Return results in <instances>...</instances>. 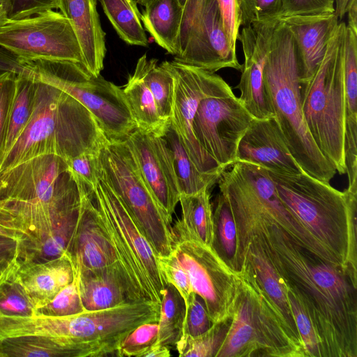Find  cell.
Instances as JSON below:
<instances>
[{
	"instance_id": "1",
	"label": "cell",
	"mask_w": 357,
	"mask_h": 357,
	"mask_svg": "<svg viewBox=\"0 0 357 357\" xmlns=\"http://www.w3.org/2000/svg\"><path fill=\"white\" fill-rule=\"evenodd\" d=\"M251 236L298 298L319 338L323 357H357V279L291 240L274 225L236 229Z\"/></svg>"
},
{
	"instance_id": "2",
	"label": "cell",
	"mask_w": 357,
	"mask_h": 357,
	"mask_svg": "<svg viewBox=\"0 0 357 357\" xmlns=\"http://www.w3.org/2000/svg\"><path fill=\"white\" fill-rule=\"evenodd\" d=\"M27 124L0 169V191L41 160L98 152L109 142L89 110L68 93L33 83Z\"/></svg>"
},
{
	"instance_id": "3",
	"label": "cell",
	"mask_w": 357,
	"mask_h": 357,
	"mask_svg": "<svg viewBox=\"0 0 357 357\" xmlns=\"http://www.w3.org/2000/svg\"><path fill=\"white\" fill-rule=\"evenodd\" d=\"M267 171L284 206L334 264L357 279V191L341 192L304 172Z\"/></svg>"
},
{
	"instance_id": "4",
	"label": "cell",
	"mask_w": 357,
	"mask_h": 357,
	"mask_svg": "<svg viewBox=\"0 0 357 357\" xmlns=\"http://www.w3.org/2000/svg\"><path fill=\"white\" fill-rule=\"evenodd\" d=\"M264 82L269 105L293 158L303 172L330 183L337 172L307 129L302 109L294 39L289 27L280 20L266 57Z\"/></svg>"
},
{
	"instance_id": "5",
	"label": "cell",
	"mask_w": 357,
	"mask_h": 357,
	"mask_svg": "<svg viewBox=\"0 0 357 357\" xmlns=\"http://www.w3.org/2000/svg\"><path fill=\"white\" fill-rule=\"evenodd\" d=\"M5 70L71 96L93 114L109 142L125 140L137 128L123 89L101 75H93L83 65L70 61L36 60L18 62L10 54Z\"/></svg>"
},
{
	"instance_id": "6",
	"label": "cell",
	"mask_w": 357,
	"mask_h": 357,
	"mask_svg": "<svg viewBox=\"0 0 357 357\" xmlns=\"http://www.w3.org/2000/svg\"><path fill=\"white\" fill-rule=\"evenodd\" d=\"M339 22L323 59L310 78L301 83L302 109L319 151L340 174H345L343 39Z\"/></svg>"
},
{
	"instance_id": "7",
	"label": "cell",
	"mask_w": 357,
	"mask_h": 357,
	"mask_svg": "<svg viewBox=\"0 0 357 357\" xmlns=\"http://www.w3.org/2000/svg\"><path fill=\"white\" fill-rule=\"evenodd\" d=\"M217 183L230 207L236 228L258 223L276 225L296 243L333 264L281 202L266 168L236 161L221 173Z\"/></svg>"
},
{
	"instance_id": "8",
	"label": "cell",
	"mask_w": 357,
	"mask_h": 357,
	"mask_svg": "<svg viewBox=\"0 0 357 357\" xmlns=\"http://www.w3.org/2000/svg\"><path fill=\"white\" fill-rule=\"evenodd\" d=\"M238 273L240 292L215 357H305L287 334L254 276L245 270Z\"/></svg>"
},
{
	"instance_id": "9",
	"label": "cell",
	"mask_w": 357,
	"mask_h": 357,
	"mask_svg": "<svg viewBox=\"0 0 357 357\" xmlns=\"http://www.w3.org/2000/svg\"><path fill=\"white\" fill-rule=\"evenodd\" d=\"M101 178L133 217L158 257L172 252V220L144 181L132 151L125 140L109 142L99 153Z\"/></svg>"
},
{
	"instance_id": "10",
	"label": "cell",
	"mask_w": 357,
	"mask_h": 357,
	"mask_svg": "<svg viewBox=\"0 0 357 357\" xmlns=\"http://www.w3.org/2000/svg\"><path fill=\"white\" fill-rule=\"evenodd\" d=\"M90 195L114 243L120 262L133 284L146 301L160 305L167 282L152 245L101 176Z\"/></svg>"
},
{
	"instance_id": "11",
	"label": "cell",
	"mask_w": 357,
	"mask_h": 357,
	"mask_svg": "<svg viewBox=\"0 0 357 357\" xmlns=\"http://www.w3.org/2000/svg\"><path fill=\"white\" fill-rule=\"evenodd\" d=\"M172 251L195 293L204 301L213 324L231 319L241 280L215 250L188 231L178 220L172 229Z\"/></svg>"
},
{
	"instance_id": "12",
	"label": "cell",
	"mask_w": 357,
	"mask_h": 357,
	"mask_svg": "<svg viewBox=\"0 0 357 357\" xmlns=\"http://www.w3.org/2000/svg\"><path fill=\"white\" fill-rule=\"evenodd\" d=\"M0 47L10 52L18 62L70 61L85 67L79 43L70 22L61 12L54 10L8 20L0 27Z\"/></svg>"
},
{
	"instance_id": "13",
	"label": "cell",
	"mask_w": 357,
	"mask_h": 357,
	"mask_svg": "<svg viewBox=\"0 0 357 357\" xmlns=\"http://www.w3.org/2000/svg\"><path fill=\"white\" fill-rule=\"evenodd\" d=\"M174 58L212 73L226 68L241 70L223 31L217 0L185 1Z\"/></svg>"
},
{
	"instance_id": "14",
	"label": "cell",
	"mask_w": 357,
	"mask_h": 357,
	"mask_svg": "<svg viewBox=\"0 0 357 357\" xmlns=\"http://www.w3.org/2000/svg\"><path fill=\"white\" fill-rule=\"evenodd\" d=\"M172 76L174 102L170 121L199 170L220 177L224 171L199 144L192 130V121L199 102L207 97L231 90L218 75L177 61L160 63Z\"/></svg>"
},
{
	"instance_id": "15",
	"label": "cell",
	"mask_w": 357,
	"mask_h": 357,
	"mask_svg": "<svg viewBox=\"0 0 357 357\" xmlns=\"http://www.w3.org/2000/svg\"><path fill=\"white\" fill-rule=\"evenodd\" d=\"M254 119L230 90L199 102L192 130L201 147L225 170L235 162L239 142Z\"/></svg>"
},
{
	"instance_id": "16",
	"label": "cell",
	"mask_w": 357,
	"mask_h": 357,
	"mask_svg": "<svg viewBox=\"0 0 357 357\" xmlns=\"http://www.w3.org/2000/svg\"><path fill=\"white\" fill-rule=\"evenodd\" d=\"M78 186L81 193L79 216L65 252L73 266L74 277L84 271L109 266L123 269L129 277L90 192L83 186Z\"/></svg>"
},
{
	"instance_id": "17",
	"label": "cell",
	"mask_w": 357,
	"mask_h": 357,
	"mask_svg": "<svg viewBox=\"0 0 357 357\" xmlns=\"http://www.w3.org/2000/svg\"><path fill=\"white\" fill-rule=\"evenodd\" d=\"M278 20L244 26L238 39L241 43L244 63L237 88L238 98L244 107L257 119L274 116L264 82V71L273 32Z\"/></svg>"
},
{
	"instance_id": "18",
	"label": "cell",
	"mask_w": 357,
	"mask_h": 357,
	"mask_svg": "<svg viewBox=\"0 0 357 357\" xmlns=\"http://www.w3.org/2000/svg\"><path fill=\"white\" fill-rule=\"evenodd\" d=\"M126 141L133 152L147 186L172 220L180 192L165 140L157 133L135 128Z\"/></svg>"
},
{
	"instance_id": "19",
	"label": "cell",
	"mask_w": 357,
	"mask_h": 357,
	"mask_svg": "<svg viewBox=\"0 0 357 357\" xmlns=\"http://www.w3.org/2000/svg\"><path fill=\"white\" fill-rule=\"evenodd\" d=\"M236 161L250 162L280 172H303L293 158L274 116L252 121L239 142Z\"/></svg>"
},
{
	"instance_id": "20",
	"label": "cell",
	"mask_w": 357,
	"mask_h": 357,
	"mask_svg": "<svg viewBox=\"0 0 357 357\" xmlns=\"http://www.w3.org/2000/svg\"><path fill=\"white\" fill-rule=\"evenodd\" d=\"M293 35L297 55L300 83L312 77L323 59L338 24L333 13L294 15L279 19Z\"/></svg>"
},
{
	"instance_id": "21",
	"label": "cell",
	"mask_w": 357,
	"mask_h": 357,
	"mask_svg": "<svg viewBox=\"0 0 357 357\" xmlns=\"http://www.w3.org/2000/svg\"><path fill=\"white\" fill-rule=\"evenodd\" d=\"M74 278L85 311L101 310L147 301L126 272L116 266L84 271Z\"/></svg>"
},
{
	"instance_id": "22",
	"label": "cell",
	"mask_w": 357,
	"mask_h": 357,
	"mask_svg": "<svg viewBox=\"0 0 357 357\" xmlns=\"http://www.w3.org/2000/svg\"><path fill=\"white\" fill-rule=\"evenodd\" d=\"M57 1L58 9L68 20L77 38L86 68L98 76L104 68L107 49L97 0Z\"/></svg>"
},
{
	"instance_id": "23",
	"label": "cell",
	"mask_w": 357,
	"mask_h": 357,
	"mask_svg": "<svg viewBox=\"0 0 357 357\" xmlns=\"http://www.w3.org/2000/svg\"><path fill=\"white\" fill-rule=\"evenodd\" d=\"M344 89V153L348 189L357 188V36L346 31L342 45Z\"/></svg>"
},
{
	"instance_id": "24",
	"label": "cell",
	"mask_w": 357,
	"mask_h": 357,
	"mask_svg": "<svg viewBox=\"0 0 357 357\" xmlns=\"http://www.w3.org/2000/svg\"><path fill=\"white\" fill-rule=\"evenodd\" d=\"M17 263V275L36 309L50 301L74 280L71 262L64 253L43 263Z\"/></svg>"
},
{
	"instance_id": "25",
	"label": "cell",
	"mask_w": 357,
	"mask_h": 357,
	"mask_svg": "<svg viewBox=\"0 0 357 357\" xmlns=\"http://www.w3.org/2000/svg\"><path fill=\"white\" fill-rule=\"evenodd\" d=\"M81 204V203H80ZM79 208H76L43 234L20 241L18 263H43L62 256L74 233Z\"/></svg>"
},
{
	"instance_id": "26",
	"label": "cell",
	"mask_w": 357,
	"mask_h": 357,
	"mask_svg": "<svg viewBox=\"0 0 357 357\" xmlns=\"http://www.w3.org/2000/svg\"><path fill=\"white\" fill-rule=\"evenodd\" d=\"M33 90V82L14 73L0 144V169L27 124Z\"/></svg>"
},
{
	"instance_id": "27",
	"label": "cell",
	"mask_w": 357,
	"mask_h": 357,
	"mask_svg": "<svg viewBox=\"0 0 357 357\" xmlns=\"http://www.w3.org/2000/svg\"><path fill=\"white\" fill-rule=\"evenodd\" d=\"M157 134L163 138L169 149L180 195L195 194L218 183V177L205 174L197 167L170 119Z\"/></svg>"
},
{
	"instance_id": "28",
	"label": "cell",
	"mask_w": 357,
	"mask_h": 357,
	"mask_svg": "<svg viewBox=\"0 0 357 357\" xmlns=\"http://www.w3.org/2000/svg\"><path fill=\"white\" fill-rule=\"evenodd\" d=\"M141 13L144 30L168 54H175L183 6L177 0H153Z\"/></svg>"
},
{
	"instance_id": "29",
	"label": "cell",
	"mask_w": 357,
	"mask_h": 357,
	"mask_svg": "<svg viewBox=\"0 0 357 357\" xmlns=\"http://www.w3.org/2000/svg\"><path fill=\"white\" fill-rule=\"evenodd\" d=\"M79 357L69 342L59 337L22 335L0 338V357Z\"/></svg>"
},
{
	"instance_id": "30",
	"label": "cell",
	"mask_w": 357,
	"mask_h": 357,
	"mask_svg": "<svg viewBox=\"0 0 357 357\" xmlns=\"http://www.w3.org/2000/svg\"><path fill=\"white\" fill-rule=\"evenodd\" d=\"M122 89L137 128L158 133L166 122L160 117L153 96L136 66Z\"/></svg>"
},
{
	"instance_id": "31",
	"label": "cell",
	"mask_w": 357,
	"mask_h": 357,
	"mask_svg": "<svg viewBox=\"0 0 357 357\" xmlns=\"http://www.w3.org/2000/svg\"><path fill=\"white\" fill-rule=\"evenodd\" d=\"M119 37L130 45L147 47L149 42L135 0H97Z\"/></svg>"
},
{
	"instance_id": "32",
	"label": "cell",
	"mask_w": 357,
	"mask_h": 357,
	"mask_svg": "<svg viewBox=\"0 0 357 357\" xmlns=\"http://www.w3.org/2000/svg\"><path fill=\"white\" fill-rule=\"evenodd\" d=\"M182 208V226L192 236L212 247L214 226L209 189L192 195H180Z\"/></svg>"
},
{
	"instance_id": "33",
	"label": "cell",
	"mask_w": 357,
	"mask_h": 357,
	"mask_svg": "<svg viewBox=\"0 0 357 357\" xmlns=\"http://www.w3.org/2000/svg\"><path fill=\"white\" fill-rule=\"evenodd\" d=\"M136 67L153 96L160 117L167 122L172 116L174 102L172 76L160 64L158 65V59H148L146 54L139 58Z\"/></svg>"
},
{
	"instance_id": "34",
	"label": "cell",
	"mask_w": 357,
	"mask_h": 357,
	"mask_svg": "<svg viewBox=\"0 0 357 357\" xmlns=\"http://www.w3.org/2000/svg\"><path fill=\"white\" fill-rule=\"evenodd\" d=\"M185 314L184 300L175 287L167 283L160 306L157 344L176 347L182 336Z\"/></svg>"
},
{
	"instance_id": "35",
	"label": "cell",
	"mask_w": 357,
	"mask_h": 357,
	"mask_svg": "<svg viewBox=\"0 0 357 357\" xmlns=\"http://www.w3.org/2000/svg\"><path fill=\"white\" fill-rule=\"evenodd\" d=\"M214 239L212 248L236 272L237 235L233 214L225 197L219 192L213 212Z\"/></svg>"
},
{
	"instance_id": "36",
	"label": "cell",
	"mask_w": 357,
	"mask_h": 357,
	"mask_svg": "<svg viewBox=\"0 0 357 357\" xmlns=\"http://www.w3.org/2000/svg\"><path fill=\"white\" fill-rule=\"evenodd\" d=\"M35 310L17 275L16 259L0 277V316L31 317Z\"/></svg>"
},
{
	"instance_id": "37",
	"label": "cell",
	"mask_w": 357,
	"mask_h": 357,
	"mask_svg": "<svg viewBox=\"0 0 357 357\" xmlns=\"http://www.w3.org/2000/svg\"><path fill=\"white\" fill-rule=\"evenodd\" d=\"M230 321L213 324L208 331L196 337L181 336L175 347L179 356L215 357Z\"/></svg>"
},
{
	"instance_id": "38",
	"label": "cell",
	"mask_w": 357,
	"mask_h": 357,
	"mask_svg": "<svg viewBox=\"0 0 357 357\" xmlns=\"http://www.w3.org/2000/svg\"><path fill=\"white\" fill-rule=\"evenodd\" d=\"M98 152L83 153L73 158L63 160L66 170L77 185L87 191H92L101 176V165Z\"/></svg>"
},
{
	"instance_id": "39",
	"label": "cell",
	"mask_w": 357,
	"mask_h": 357,
	"mask_svg": "<svg viewBox=\"0 0 357 357\" xmlns=\"http://www.w3.org/2000/svg\"><path fill=\"white\" fill-rule=\"evenodd\" d=\"M158 338V322L144 323L132 330L121 343L118 357H144Z\"/></svg>"
},
{
	"instance_id": "40",
	"label": "cell",
	"mask_w": 357,
	"mask_h": 357,
	"mask_svg": "<svg viewBox=\"0 0 357 357\" xmlns=\"http://www.w3.org/2000/svg\"><path fill=\"white\" fill-rule=\"evenodd\" d=\"M76 280L63 289L47 305L36 308L34 315L45 317H67L84 312Z\"/></svg>"
},
{
	"instance_id": "41",
	"label": "cell",
	"mask_w": 357,
	"mask_h": 357,
	"mask_svg": "<svg viewBox=\"0 0 357 357\" xmlns=\"http://www.w3.org/2000/svg\"><path fill=\"white\" fill-rule=\"evenodd\" d=\"M287 288L291 309L304 345L306 357H323L321 342L309 316L294 294L290 289Z\"/></svg>"
},
{
	"instance_id": "42",
	"label": "cell",
	"mask_w": 357,
	"mask_h": 357,
	"mask_svg": "<svg viewBox=\"0 0 357 357\" xmlns=\"http://www.w3.org/2000/svg\"><path fill=\"white\" fill-rule=\"evenodd\" d=\"M241 25L279 19L282 0H240Z\"/></svg>"
},
{
	"instance_id": "43",
	"label": "cell",
	"mask_w": 357,
	"mask_h": 357,
	"mask_svg": "<svg viewBox=\"0 0 357 357\" xmlns=\"http://www.w3.org/2000/svg\"><path fill=\"white\" fill-rule=\"evenodd\" d=\"M212 326L203 299L194 292L185 305L182 336H198Z\"/></svg>"
},
{
	"instance_id": "44",
	"label": "cell",
	"mask_w": 357,
	"mask_h": 357,
	"mask_svg": "<svg viewBox=\"0 0 357 357\" xmlns=\"http://www.w3.org/2000/svg\"><path fill=\"white\" fill-rule=\"evenodd\" d=\"M158 259L165 282L175 287L184 300L185 305L194 293L185 270L173 251L168 256L158 257Z\"/></svg>"
},
{
	"instance_id": "45",
	"label": "cell",
	"mask_w": 357,
	"mask_h": 357,
	"mask_svg": "<svg viewBox=\"0 0 357 357\" xmlns=\"http://www.w3.org/2000/svg\"><path fill=\"white\" fill-rule=\"evenodd\" d=\"M223 31L230 46L236 50L241 25L240 0H217Z\"/></svg>"
},
{
	"instance_id": "46",
	"label": "cell",
	"mask_w": 357,
	"mask_h": 357,
	"mask_svg": "<svg viewBox=\"0 0 357 357\" xmlns=\"http://www.w3.org/2000/svg\"><path fill=\"white\" fill-rule=\"evenodd\" d=\"M333 12H335L334 0H282L279 19L294 15Z\"/></svg>"
},
{
	"instance_id": "47",
	"label": "cell",
	"mask_w": 357,
	"mask_h": 357,
	"mask_svg": "<svg viewBox=\"0 0 357 357\" xmlns=\"http://www.w3.org/2000/svg\"><path fill=\"white\" fill-rule=\"evenodd\" d=\"M8 20L31 17L41 12L58 9L57 0H3Z\"/></svg>"
},
{
	"instance_id": "48",
	"label": "cell",
	"mask_w": 357,
	"mask_h": 357,
	"mask_svg": "<svg viewBox=\"0 0 357 357\" xmlns=\"http://www.w3.org/2000/svg\"><path fill=\"white\" fill-rule=\"evenodd\" d=\"M25 234L24 225L15 209L0 200V235L20 241Z\"/></svg>"
},
{
	"instance_id": "49",
	"label": "cell",
	"mask_w": 357,
	"mask_h": 357,
	"mask_svg": "<svg viewBox=\"0 0 357 357\" xmlns=\"http://www.w3.org/2000/svg\"><path fill=\"white\" fill-rule=\"evenodd\" d=\"M20 240L0 235V277L17 259Z\"/></svg>"
},
{
	"instance_id": "50",
	"label": "cell",
	"mask_w": 357,
	"mask_h": 357,
	"mask_svg": "<svg viewBox=\"0 0 357 357\" xmlns=\"http://www.w3.org/2000/svg\"><path fill=\"white\" fill-rule=\"evenodd\" d=\"M13 77L14 73L10 70H3L0 73V144L6 116L9 90Z\"/></svg>"
},
{
	"instance_id": "51",
	"label": "cell",
	"mask_w": 357,
	"mask_h": 357,
	"mask_svg": "<svg viewBox=\"0 0 357 357\" xmlns=\"http://www.w3.org/2000/svg\"><path fill=\"white\" fill-rule=\"evenodd\" d=\"M346 13L348 16V26L352 31L357 33V0H349L347 8Z\"/></svg>"
},
{
	"instance_id": "52",
	"label": "cell",
	"mask_w": 357,
	"mask_h": 357,
	"mask_svg": "<svg viewBox=\"0 0 357 357\" xmlns=\"http://www.w3.org/2000/svg\"><path fill=\"white\" fill-rule=\"evenodd\" d=\"M171 356L169 348L155 344L144 356V357H169Z\"/></svg>"
},
{
	"instance_id": "53",
	"label": "cell",
	"mask_w": 357,
	"mask_h": 357,
	"mask_svg": "<svg viewBox=\"0 0 357 357\" xmlns=\"http://www.w3.org/2000/svg\"><path fill=\"white\" fill-rule=\"evenodd\" d=\"M335 1V13L339 17L342 19L346 14V8L349 0H334Z\"/></svg>"
},
{
	"instance_id": "54",
	"label": "cell",
	"mask_w": 357,
	"mask_h": 357,
	"mask_svg": "<svg viewBox=\"0 0 357 357\" xmlns=\"http://www.w3.org/2000/svg\"><path fill=\"white\" fill-rule=\"evenodd\" d=\"M8 20L7 11L3 0H0V27Z\"/></svg>"
},
{
	"instance_id": "55",
	"label": "cell",
	"mask_w": 357,
	"mask_h": 357,
	"mask_svg": "<svg viewBox=\"0 0 357 357\" xmlns=\"http://www.w3.org/2000/svg\"><path fill=\"white\" fill-rule=\"evenodd\" d=\"M153 0H137V3L142 6H145L148 3ZM180 4L183 7L186 0H177Z\"/></svg>"
}]
</instances>
